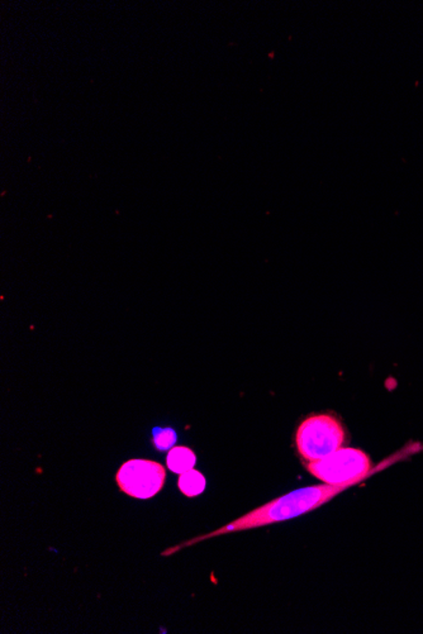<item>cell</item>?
Masks as SVG:
<instances>
[{
	"label": "cell",
	"mask_w": 423,
	"mask_h": 634,
	"mask_svg": "<svg viewBox=\"0 0 423 634\" xmlns=\"http://www.w3.org/2000/svg\"><path fill=\"white\" fill-rule=\"evenodd\" d=\"M346 433L342 423L331 414H314L301 423L295 433L298 452L307 462L321 460L340 450Z\"/></svg>",
	"instance_id": "3"
},
{
	"label": "cell",
	"mask_w": 423,
	"mask_h": 634,
	"mask_svg": "<svg viewBox=\"0 0 423 634\" xmlns=\"http://www.w3.org/2000/svg\"><path fill=\"white\" fill-rule=\"evenodd\" d=\"M178 486L185 497L188 498L198 497L205 489V475L198 470L191 469L179 475Z\"/></svg>",
	"instance_id": "6"
},
{
	"label": "cell",
	"mask_w": 423,
	"mask_h": 634,
	"mask_svg": "<svg viewBox=\"0 0 423 634\" xmlns=\"http://www.w3.org/2000/svg\"><path fill=\"white\" fill-rule=\"evenodd\" d=\"M166 470L164 466L152 460L133 458L119 467L117 472L118 488L132 498H154L164 488Z\"/></svg>",
	"instance_id": "4"
},
{
	"label": "cell",
	"mask_w": 423,
	"mask_h": 634,
	"mask_svg": "<svg viewBox=\"0 0 423 634\" xmlns=\"http://www.w3.org/2000/svg\"><path fill=\"white\" fill-rule=\"evenodd\" d=\"M195 462H197L195 453L189 447H185V446L172 447L166 457L168 469L178 475L191 470Z\"/></svg>",
	"instance_id": "5"
},
{
	"label": "cell",
	"mask_w": 423,
	"mask_h": 634,
	"mask_svg": "<svg viewBox=\"0 0 423 634\" xmlns=\"http://www.w3.org/2000/svg\"><path fill=\"white\" fill-rule=\"evenodd\" d=\"M352 486H355V484L328 485L322 483L321 485H313V486L292 491L287 495H283L280 498L274 499L267 504L261 505L251 512L246 513L245 515L235 519L230 524L218 528L213 532L189 539L181 545L170 547V548L165 550L161 554L170 556L172 553L181 551L185 547L195 545L205 539L218 537V536H223L228 533L248 531L253 528L275 524V523H280L284 520L301 517L303 514L326 504L336 495L341 494Z\"/></svg>",
	"instance_id": "1"
},
{
	"label": "cell",
	"mask_w": 423,
	"mask_h": 634,
	"mask_svg": "<svg viewBox=\"0 0 423 634\" xmlns=\"http://www.w3.org/2000/svg\"><path fill=\"white\" fill-rule=\"evenodd\" d=\"M416 446L413 444L410 448H403L396 455L384 460L378 466H373L368 453L359 448H343L336 451L334 453L323 457L321 460L307 462V470L314 478L321 480L323 484L343 485L360 484L364 480L373 476L376 472L383 471L396 461L416 453Z\"/></svg>",
	"instance_id": "2"
},
{
	"label": "cell",
	"mask_w": 423,
	"mask_h": 634,
	"mask_svg": "<svg viewBox=\"0 0 423 634\" xmlns=\"http://www.w3.org/2000/svg\"><path fill=\"white\" fill-rule=\"evenodd\" d=\"M178 436L172 428H155L154 430V446L157 451H169L174 447Z\"/></svg>",
	"instance_id": "7"
}]
</instances>
